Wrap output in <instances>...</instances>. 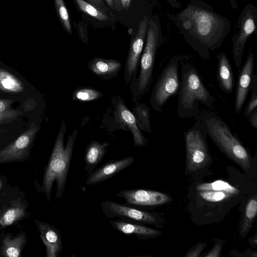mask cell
I'll use <instances>...</instances> for the list:
<instances>
[{"instance_id":"obj_1","label":"cell","mask_w":257,"mask_h":257,"mask_svg":"<svg viewBox=\"0 0 257 257\" xmlns=\"http://www.w3.org/2000/svg\"><path fill=\"white\" fill-rule=\"evenodd\" d=\"M178 92L177 114L181 118H190L200 114L199 103L213 106L215 98L203 83L197 68L183 58Z\"/></svg>"},{"instance_id":"obj_2","label":"cell","mask_w":257,"mask_h":257,"mask_svg":"<svg viewBox=\"0 0 257 257\" xmlns=\"http://www.w3.org/2000/svg\"><path fill=\"white\" fill-rule=\"evenodd\" d=\"M66 132L65 122L63 120L43 178V189L49 201L51 200L52 186L55 181L56 182L57 198H60L65 190L78 131L74 130L71 135H68L66 144L64 146V136Z\"/></svg>"},{"instance_id":"obj_3","label":"cell","mask_w":257,"mask_h":257,"mask_svg":"<svg viewBox=\"0 0 257 257\" xmlns=\"http://www.w3.org/2000/svg\"><path fill=\"white\" fill-rule=\"evenodd\" d=\"M202 125L207 135L219 149L244 170L250 169L249 153L220 116L211 111L199 114Z\"/></svg>"},{"instance_id":"obj_4","label":"cell","mask_w":257,"mask_h":257,"mask_svg":"<svg viewBox=\"0 0 257 257\" xmlns=\"http://www.w3.org/2000/svg\"><path fill=\"white\" fill-rule=\"evenodd\" d=\"M186 29L191 28L198 44L195 50L205 60L209 58V51H213L220 45L222 38L217 35L221 30V21L216 15L197 8L187 9L180 16Z\"/></svg>"},{"instance_id":"obj_5","label":"cell","mask_w":257,"mask_h":257,"mask_svg":"<svg viewBox=\"0 0 257 257\" xmlns=\"http://www.w3.org/2000/svg\"><path fill=\"white\" fill-rule=\"evenodd\" d=\"M159 28L153 20L149 21L146 46L140 59L137 78L131 83L132 100L138 101L148 92L153 80L155 61L160 46Z\"/></svg>"},{"instance_id":"obj_6","label":"cell","mask_w":257,"mask_h":257,"mask_svg":"<svg viewBox=\"0 0 257 257\" xmlns=\"http://www.w3.org/2000/svg\"><path fill=\"white\" fill-rule=\"evenodd\" d=\"M182 59L179 56L172 58L163 68L154 85L150 102L155 111L162 112L167 101L177 95L180 85L179 67Z\"/></svg>"},{"instance_id":"obj_7","label":"cell","mask_w":257,"mask_h":257,"mask_svg":"<svg viewBox=\"0 0 257 257\" xmlns=\"http://www.w3.org/2000/svg\"><path fill=\"white\" fill-rule=\"evenodd\" d=\"M196 117L193 125L184 131L187 168L189 172L203 168L210 158L207 135L202 125L200 115Z\"/></svg>"},{"instance_id":"obj_8","label":"cell","mask_w":257,"mask_h":257,"mask_svg":"<svg viewBox=\"0 0 257 257\" xmlns=\"http://www.w3.org/2000/svg\"><path fill=\"white\" fill-rule=\"evenodd\" d=\"M101 208L104 215L107 218L142 225H155L158 223V218L154 213L125 204L104 200L101 202Z\"/></svg>"},{"instance_id":"obj_9","label":"cell","mask_w":257,"mask_h":257,"mask_svg":"<svg viewBox=\"0 0 257 257\" xmlns=\"http://www.w3.org/2000/svg\"><path fill=\"white\" fill-rule=\"evenodd\" d=\"M149 21L148 17L144 16L139 24L136 34L131 42L123 73V78L126 84L132 83L137 78Z\"/></svg>"},{"instance_id":"obj_10","label":"cell","mask_w":257,"mask_h":257,"mask_svg":"<svg viewBox=\"0 0 257 257\" xmlns=\"http://www.w3.org/2000/svg\"><path fill=\"white\" fill-rule=\"evenodd\" d=\"M113 116L119 128L128 131L133 136L136 147H143L148 142L139 128L133 112L127 107L124 101L119 96L112 98Z\"/></svg>"},{"instance_id":"obj_11","label":"cell","mask_w":257,"mask_h":257,"mask_svg":"<svg viewBox=\"0 0 257 257\" xmlns=\"http://www.w3.org/2000/svg\"><path fill=\"white\" fill-rule=\"evenodd\" d=\"M116 196L123 198L125 204L133 207L162 205L170 200L168 196L162 192L141 189H122Z\"/></svg>"},{"instance_id":"obj_12","label":"cell","mask_w":257,"mask_h":257,"mask_svg":"<svg viewBox=\"0 0 257 257\" xmlns=\"http://www.w3.org/2000/svg\"><path fill=\"white\" fill-rule=\"evenodd\" d=\"M255 29V14L253 8H246L241 16L239 33L234 37L232 43V56L237 68L241 66L246 42Z\"/></svg>"},{"instance_id":"obj_13","label":"cell","mask_w":257,"mask_h":257,"mask_svg":"<svg viewBox=\"0 0 257 257\" xmlns=\"http://www.w3.org/2000/svg\"><path fill=\"white\" fill-rule=\"evenodd\" d=\"M38 127L35 122L15 141L0 151V162L19 161L28 154Z\"/></svg>"},{"instance_id":"obj_14","label":"cell","mask_w":257,"mask_h":257,"mask_svg":"<svg viewBox=\"0 0 257 257\" xmlns=\"http://www.w3.org/2000/svg\"><path fill=\"white\" fill-rule=\"evenodd\" d=\"M254 54L249 53L239 72L236 85L234 108L238 114L242 109L250 90L251 81L253 75Z\"/></svg>"},{"instance_id":"obj_15","label":"cell","mask_w":257,"mask_h":257,"mask_svg":"<svg viewBox=\"0 0 257 257\" xmlns=\"http://www.w3.org/2000/svg\"><path fill=\"white\" fill-rule=\"evenodd\" d=\"M135 162L133 156L119 160H112L93 170L86 181L87 185H93L104 182L126 169Z\"/></svg>"},{"instance_id":"obj_16","label":"cell","mask_w":257,"mask_h":257,"mask_svg":"<svg viewBox=\"0 0 257 257\" xmlns=\"http://www.w3.org/2000/svg\"><path fill=\"white\" fill-rule=\"evenodd\" d=\"M46 246L47 257H57L63 249L61 235L56 228L46 222L36 221Z\"/></svg>"},{"instance_id":"obj_17","label":"cell","mask_w":257,"mask_h":257,"mask_svg":"<svg viewBox=\"0 0 257 257\" xmlns=\"http://www.w3.org/2000/svg\"><path fill=\"white\" fill-rule=\"evenodd\" d=\"M87 66L94 75L109 80L118 75L122 63L115 59L95 57L88 62Z\"/></svg>"},{"instance_id":"obj_18","label":"cell","mask_w":257,"mask_h":257,"mask_svg":"<svg viewBox=\"0 0 257 257\" xmlns=\"http://www.w3.org/2000/svg\"><path fill=\"white\" fill-rule=\"evenodd\" d=\"M111 227L118 232L127 235H134L137 238L146 239L156 237L162 232L157 229L139 224L115 219L109 220Z\"/></svg>"},{"instance_id":"obj_19","label":"cell","mask_w":257,"mask_h":257,"mask_svg":"<svg viewBox=\"0 0 257 257\" xmlns=\"http://www.w3.org/2000/svg\"><path fill=\"white\" fill-rule=\"evenodd\" d=\"M197 189L200 191L203 198L214 202L221 200L237 191L235 188L223 181L202 184Z\"/></svg>"},{"instance_id":"obj_20","label":"cell","mask_w":257,"mask_h":257,"mask_svg":"<svg viewBox=\"0 0 257 257\" xmlns=\"http://www.w3.org/2000/svg\"><path fill=\"white\" fill-rule=\"evenodd\" d=\"M217 80L224 92H232L235 83L234 74L230 63L223 52L217 56Z\"/></svg>"},{"instance_id":"obj_21","label":"cell","mask_w":257,"mask_h":257,"mask_svg":"<svg viewBox=\"0 0 257 257\" xmlns=\"http://www.w3.org/2000/svg\"><path fill=\"white\" fill-rule=\"evenodd\" d=\"M109 143H100L93 140L86 146L85 150L84 170L88 176L99 164L107 153Z\"/></svg>"},{"instance_id":"obj_22","label":"cell","mask_w":257,"mask_h":257,"mask_svg":"<svg viewBox=\"0 0 257 257\" xmlns=\"http://www.w3.org/2000/svg\"><path fill=\"white\" fill-rule=\"evenodd\" d=\"M134 103L132 112L139 128L142 131L152 133L150 121V107L145 103L138 101H134Z\"/></svg>"},{"instance_id":"obj_23","label":"cell","mask_w":257,"mask_h":257,"mask_svg":"<svg viewBox=\"0 0 257 257\" xmlns=\"http://www.w3.org/2000/svg\"><path fill=\"white\" fill-rule=\"evenodd\" d=\"M257 213L256 195L251 197L246 205L242 223L240 227V235L246 236L251 228Z\"/></svg>"},{"instance_id":"obj_24","label":"cell","mask_w":257,"mask_h":257,"mask_svg":"<svg viewBox=\"0 0 257 257\" xmlns=\"http://www.w3.org/2000/svg\"><path fill=\"white\" fill-rule=\"evenodd\" d=\"M25 242V237L22 234L13 238L6 236L3 242L2 253L8 257H18L21 255V250Z\"/></svg>"},{"instance_id":"obj_25","label":"cell","mask_w":257,"mask_h":257,"mask_svg":"<svg viewBox=\"0 0 257 257\" xmlns=\"http://www.w3.org/2000/svg\"><path fill=\"white\" fill-rule=\"evenodd\" d=\"M0 87L5 90L14 92H20L24 89L22 83L17 78L2 69H0Z\"/></svg>"},{"instance_id":"obj_26","label":"cell","mask_w":257,"mask_h":257,"mask_svg":"<svg viewBox=\"0 0 257 257\" xmlns=\"http://www.w3.org/2000/svg\"><path fill=\"white\" fill-rule=\"evenodd\" d=\"M103 94L99 90L91 87H78L72 94V99L80 102H89L100 98Z\"/></svg>"},{"instance_id":"obj_27","label":"cell","mask_w":257,"mask_h":257,"mask_svg":"<svg viewBox=\"0 0 257 257\" xmlns=\"http://www.w3.org/2000/svg\"><path fill=\"white\" fill-rule=\"evenodd\" d=\"M79 9L91 17L101 21L108 19L105 13L102 12L95 6L84 0H75Z\"/></svg>"},{"instance_id":"obj_28","label":"cell","mask_w":257,"mask_h":257,"mask_svg":"<svg viewBox=\"0 0 257 257\" xmlns=\"http://www.w3.org/2000/svg\"><path fill=\"white\" fill-rule=\"evenodd\" d=\"M25 215L23 208L14 206L9 208L1 216L0 224L2 226L10 225L22 218Z\"/></svg>"},{"instance_id":"obj_29","label":"cell","mask_w":257,"mask_h":257,"mask_svg":"<svg viewBox=\"0 0 257 257\" xmlns=\"http://www.w3.org/2000/svg\"><path fill=\"white\" fill-rule=\"evenodd\" d=\"M56 10L58 18L65 31L69 34H72V27L68 11L63 0H54Z\"/></svg>"},{"instance_id":"obj_30","label":"cell","mask_w":257,"mask_h":257,"mask_svg":"<svg viewBox=\"0 0 257 257\" xmlns=\"http://www.w3.org/2000/svg\"><path fill=\"white\" fill-rule=\"evenodd\" d=\"M11 103V101L9 100H0V123L15 119L21 113L12 109Z\"/></svg>"},{"instance_id":"obj_31","label":"cell","mask_w":257,"mask_h":257,"mask_svg":"<svg viewBox=\"0 0 257 257\" xmlns=\"http://www.w3.org/2000/svg\"><path fill=\"white\" fill-rule=\"evenodd\" d=\"M251 91L250 99L244 109V115L247 117L249 114L257 108V74H253L250 85Z\"/></svg>"},{"instance_id":"obj_32","label":"cell","mask_w":257,"mask_h":257,"mask_svg":"<svg viewBox=\"0 0 257 257\" xmlns=\"http://www.w3.org/2000/svg\"><path fill=\"white\" fill-rule=\"evenodd\" d=\"M206 246V243H198L189 250L185 255L186 257H197L200 255L203 248Z\"/></svg>"},{"instance_id":"obj_33","label":"cell","mask_w":257,"mask_h":257,"mask_svg":"<svg viewBox=\"0 0 257 257\" xmlns=\"http://www.w3.org/2000/svg\"><path fill=\"white\" fill-rule=\"evenodd\" d=\"M114 8L117 11L127 10L130 7L131 0H113Z\"/></svg>"},{"instance_id":"obj_34","label":"cell","mask_w":257,"mask_h":257,"mask_svg":"<svg viewBox=\"0 0 257 257\" xmlns=\"http://www.w3.org/2000/svg\"><path fill=\"white\" fill-rule=\"evenodd\" d=\"M221 250V244L215 243L212 248L207 254L203 256L205 257H218L219 256Z\"/></svg>"},{"instance_id":"obj_35","label":"cell","mask_w":257,"mask_h":257,"mask_svg":"<svg viewBox=\"0 0 257 257\" xmlns=\"http://www.w3.org/2000/svg\"><path fill=\"white\" fill-rule=\"evenodd\" d=\"M249 122L253 127L257 129V108L254 109L247 116Z\"/></svg>"},{"instance_id":"obj_36","label":"cell","mask_w":257,"mask_h":257,"mask_svg":"<svg viewBox=\"0 0 257 257\" xmlns=\"http://www.w3.org/2000/svg\"><path fill=\"white\" fill-rule=\"evenodd\" d=\"M91 4L104 13H106L107 9L104 5L102 0H88Z\"/></svg>"},{"instance_id":"obj_37","label":"cell","mask_w":257,"mask_h":257,"mask_svg":"<svg viewBox=\"0 0 257 257\" xmlns=\"http://www.w3.org/2000/svg\"><path fill=\"white\" fill-rule=\"evenodd\" d=\"M107 4V5L111 8L113 7V0H105Z\"/></svg>"},{"instance_id":"obj_38","label":"cell","mask_w":257,"mask_h":257,"mask_svg":"<svg viewBox=\"0 0 257 257\" xmlns=\"http://www.w3.org/2000/svg\"><path fill=\"white\" fill-rule=\"evenodd\" d=\"M1 185H2V184H1V181H0V188H1Z\"/></svg>"}]
</instances>
